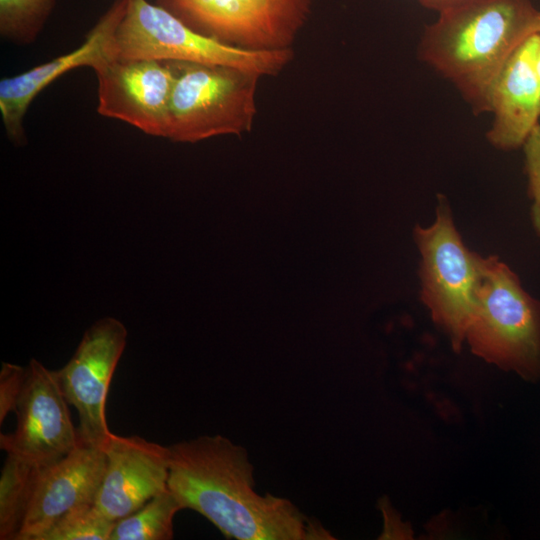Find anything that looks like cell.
Wrapping results in <instances>:
<instances>
[{
    "instance_id": "obj_20",
    "label": "cell",
    "mask_w": 540,
    "mask_h": 540,
    "mask_svg": "<svg viewBox=\"0 0 540 540\" xmlns=\"http://www.w3.org/2000/svg\"><path fill=\"white\" fill-rule=\"evenodd\" d=\"M26 378V367L3 362L0 371V423L15 412Z\"/></svg>"
},
{
    "instance_id": "obj_17",
    "label": "cell",
    "mask_w": 540,
    "mask_h": 540,
    "mask_svg": "<svg viewBox=\"0 0 540 540\" xmlns=\"http://www.w3.org/2000/svg\"><path fill=\"white\" fill-rule=\"evenodd\" d=\"M57 0H0V35L13 44H32L43 30Z\"/></svg>"
},
{
    "instance_id": "obj_7",
    "label": "cell",
    "mask_w": 540,
    "mask_h": 540,
    "mask_svg": "<svg viewBox=\"0 0 540 540\" xmlns=\"http://www.w3.org/2000/svg\"><path fill=\"white\" fill-rule=\"evenodd\" d=\"M312 0H159L189 25L221 41L259 50L289 49Z\"/></svg>"
},
{
    "instance_id": "obj_21",
    "label": "cell",
    "mask_w": 540,
    "mask_h": 540,
    "mask_svg": "<svg viewBox=\"0 0 540 540\" xmlns=\"http://www.w3.org/2000/svg\"><path fill=\"white\" fill-rule=\"evenodd\" d=\"M421 5L440 12L466 0H418Z\"/></svg>"
},
{
    "instance_id": "obj_15",
    "label": "cell",
    "mask_w": 540,
    "mask_h": 540,
    "mask_svg": "<svg viewBox=\"0 0 540 540\" xmlns=\"http://www.w3.org/2000/svg\"><path fill=\"white\" fill-rule=\"evenodd\" d=\"M40 467L7 454L0 476L1 540H16Z\"/></svg>"
},
{
    "instance_id": "obj_9",
    "label": "cell",
    "mask_w": 540,
    "mask_h": 540,
    "mask_svg": "<svg viewBox=\"0 0 540 540\" xmlns=\"http://www.w3.org/2000/svg\"><path fill=\"white\" fill-rule=\"evenodd\" d=\"M68 404L56 371L31 359L15 410L16 429L1 434V449L41 467L68 455L80 442Z\"/></svg>"
},
{
    "instance_id": "obj_8",
    "label": "cell",
    "mask_w": 540,
    "mask_h": 540,
    "mask_svg": "<svg viewBox=\"0 0 540 540\" xmlns=\"http://www.w3.org/2000/svg\"><path fill=\"white\" fill-rule=\"evenodd\" d=\"M127 330L116 318L95 321L70 360L56 376L69 404L78 412L79 439L104 450L112 432L106 420L110 383L126 346Z\"/></svg>"
},
{
    "instance_id": "obj_12",
    "label": "cell",
    "mask_w": 540,
    "mask_h": 540,
    "mask_svg": "<svg viewBox=\"0 0 540 540\" xmlns=\"http://www.w3.org/2000/svg\"><path fill=\"white\" fill-rule=\"evenodd\" d=\"M105 467L104 450L81 440L62 459L40 467L16 540H35L69 512L94 504Z\"/></svg>"
},
{
    "instance_id": "obj_18",
    "label": "cell",
    "mask_w": 540,
    "mask_h": 540,
    "mask_svg": "<svg viewBox=\"0 0 540 540\" xmlns=\"http://www.w3.org/2000/svg\"><path fill=\"white\" fill-rule=\"evenodd\" d=\"M114 524L95 504L86 505L60 518L35 540H109Z\"/></svg>"
},
{
    "instance_id": "obj_13",
    "label": "cell",
    "mask_w": 540,
    "mask_h": 540,
    "mask_svg": "<svg viewBox=\"0 0 540 540\" xmlns=\"http://www.w3.org/2000/svg\"><path fill=\"white\" fill-rule=\"evenodd\" d=\"M95 506L117 521L168 489L169 448L140 436L112 433Z\"/></svg>"
},
{
    "instance_id": "obj_14",
    "label": "cell",
    "mask_w": 540,
    "mask_h": 540,
    "mask_svg": "<svg viewBox=\"0 0 540 540\" xmlns=\"http://www.w3.org/2000/svg\"><path fill=\"white\" fill-rule=\"evenodd\" d=\"M538 31L510 56L490 93L493 121L488 141L501 150H514L524 143L540 122V77L535 66Z\"/></svg>"
},
{
    "instance_id": "obj_16",
    "label": "cell",
    "mask_w": 540,
    "mask_h": 540,
    "mask_svg": "<svg viewBox=\"0 0 540 540\" xmlns=\"http://www.w3.org/2000/svg\"><path fill=\"white\" fill-rule=\"evenodd\" d=\"M183 510L169 488L134 512L117 520L109 540H170L174 538V518Z\"/></svg>"
},
{
    "instance_id": "obj_6",
    "label": "cell",
    "mask_w": 540,
    "mask_h": 540,
    "mask_svg": "<svg viewBox=\"0 0 540 540\" xmlns=\"http://www.w3.org/2000/svg\"><path fill=\"white\" fill-rule=\"evenodd\" d=\"M172 63L176 76L166 138L197 142L250 130L259 75L226 66Z\"/></svg>"
},
{
    "instance_id": "obj_10",
    "label": "cell",
    "mask_w": 540,
    "mask_h": 540,
    "mask_svg": "<svg viewBox=\"0 0 540 540\" xmlns=\"http://www.w3.org/2000/svg\"><path fill=\"white\" fill-rule=\"evenodd\" d=\"M97 112L143 133L167 137L176 70L172 62L116 58L95 70Z\"/></svg>"
},
{
    "instance_id": "obj_1",
    "label": "cell",
    "mask_w": 540,
    "mask_h": 540,
    "mask_svg": "<svg viewBox=\"0 0 540 540\" xmlns=\"http://www.w3.org/2000/svg\"><path fill=\"white\" fill-rule=\"evenodd\" d=\"M169 448L168 488L183 509L237 540H328L319 520L292 501L255 489L247 450L222 435H202Z\"/></svg>"
},
{
    "instance_id": "obj_19",
    "label": "cell",
    "mask_w": 540,
    "mask_h": 540,
    "mask_svg": "<svg viewBox=\"0 0 540 540\" xmlns=\"http://www.w3.org/2000/svg\"><path fill=\"white\" fill-rule=\"evenodd\" d=\"M531 222L540 238V122L523 145Z\"/></svg>"
},
{
    "instance_id": "obj_11",
    "label": "cell",
    "mask_w": 540,
    "mask_h": 540,
    "mask_svg": "<svg viewBox=\"0 0 540 540\" xmlns=\"http://www.w3.org/2000/svg\"><path fill=\"white\" fill-rule=\"evenodd\" d=\"M127 0H115L73 51L0 81V112L9 139L26 143L23 119L34 98L65 73L80 67L94 71L118 58L116 33Z\"/></svg>"
},
{
    "instance_id": "obj_5",
    "label": "cell",
    "mask_w": 540,
    "mask_h": 540,
    "mask_svg": "<svg viewBox=\"0 0 540 540\" xmlns=\"http://www.w3.org/2000/svg\"><path fill=\"white\" fill-rule=\"evenodd\" d=\"M413 233L421 256V301L453 351L459 353L473 316L484 257L464 244L442 195L433 224L417 225Z\"/></svg>"
},
{
    "instance_id": "obj_4",
    "label": "cell",
    "mask_w": 540,
    "mask_h": 540,
    "mask_svg": "<svg viewBox=\"0 0 540 540\" xmlns=\"http://www.w3.org/2000/svg\"><path fill=\"white\" fill-rule=\"evenodd\" d=\"M118 58L186 62L271 75L290 59V49L259 50L228 44L191 28L161 5L127 0L116 33Z\"/></svg>"
},
{
    "instance_id": "obj_22",
    "label": "cell",
    "mask_w": 540,
    "mask_h": 540,
    "mask_svg": "<svg viewBox=\"0 0 540 540\" xmlns=\"http://www.w3.org/2000/svg\"><path fill=\"white\" fill-rule=\"evenodd\" d=\"M535 66L537 73L540 77V29L538 30V47L536 52V58H535Z\"/></svg>"
},
{
    "instance_id": "obj_3",
    "label": "cell",
    "mask_w": 540,
    "mask_h": 540,
    "mask_svg": "<svg viewBox=\"0 0 540 540\" xmlns=\"http://www.w3.org/2000/svg\"><path fill=\"white\" fill-rule=\"evenodd\" d=\"M465 343L497 368L529 382L540 380V300L497 256L483 258Z\"/></svg>"
},
{
    "instance_id": "obj_2",
    "label": "cell",
    "mask_w": 540,
    "mask_h": 540,
    "mask_svg": "<svg viewBox=\"0 0 540 540\" xmlns=\"http://www.w3.org/2000/svg\"><path fill=\"white\" fill-rule=\"evenodd\" d=\"M422 34L418 54L450 80L476 113L489 112L492 86L514 51L540 29L531 0H466Z\"/></svg>"
}]
</instances>
